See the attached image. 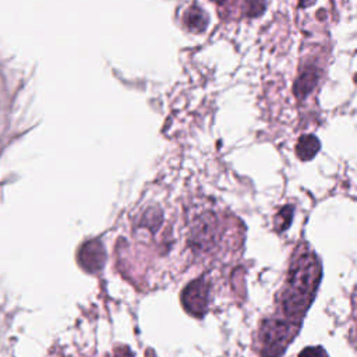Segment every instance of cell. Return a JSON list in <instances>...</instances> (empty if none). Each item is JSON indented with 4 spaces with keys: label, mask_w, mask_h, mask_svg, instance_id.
I'll list each match as a JSON object with an SVG mask.
<instances>
[{
    "label": "cell",
    "mask_w": 357,
    "mask_h": 357,
    "mask_svg": "<svg viewBox=\"0 0 357 357\" xmlns=\"http://www.w3.org/2000/svg\"><path fill=\"white\" fill-rule=\"evenodd\" d=\"M319 278L321 266L315 254L308 247L300 248L291 261L289 278L283 289V298L280 301L282 312L291 321L294 328L296 324L300 326L304 312L315 296Z\"/></svg>",
    "instance_id": "1"
},
{
    "label": "cell",
    "mask_w": 357,
    "mask_h": 357,
    "mask_svg": "<svg viewBox=\"0 0 357 357\" xmlns=\"http://www.w3.org/2000/svg\"><path fill=\"white\" fill-rule=\"evenodd\" d=\"M209 303V282L205 278H198L190 282L181 291L183 308L192 317L201 318Z\"/></svg>",
    "instance_id": "2"
},
{
    "label": "cell",
    "mask_w": 357,
    "mask_h": 357,
    "mask_svg": "<svg viewBox=\"0 0 357 357\" xmlns=\"http://www.w3.org/2000/svg\"><path fill=\"white\" fill-rule=\"evenodd\" d=\"M77 261L79 266L89 273L100 271L106 261V252L99 240H91L81 245Z\"/></svg>",
    "instance_id": "3"
},
{
    "label": "cell",
    "mask_w": 357,
    "mask_h": 357,
    "mask_svg": "<svg viewBox=\"0 0 357 357\" xmlns=\"http://www.w3.org/2000/svg\"><path fill=\"white\" fill-rule=\"evenodd\" d=\"M318 79H319V70L312 66L307 67L304 71H301V74L296 79V84H294L296 96L298 99H304L317 86Z\"/></svg>",
    "instance_id": "4"
},
{
    "label": "cell",
    "mask_w": 357,
    "mask_h": 357,
    "mask_svg": "<svg viewBox=\"0 0 357 357\" xmlns=\"http://www.w3.org/2000/svg\"><path fill=\"white\" fill-rule=\"evenodd\" d=\"M321 142L312 134H304L296 144V153L301 160H311L319 151Z\"/></svg>",
    "instance_id": "5"
},
{
    "label": "cell",
    "mask_w": 357,
    "mask_h": 357,
    "mask_svg": "<svg viewBox=\"0 0 357 357\" xmlns=\"http://www.w3.org/2000/svg\"><path fill=\"white\" fill-rule=\"evenodd\" d=\"M184 25L191 32H195V33L204 32L208 25V15L198 6H191L184 13Z\"/></svg>",
    "instance_id": "6"
},
{
    "label": "cell",
    "mask_w": 357,
    "mask_h": 357,
    "mask_svg": "<svg viewBox=\"0 0 357 357\" xmlns=\"http://www.w3.org/2000/svg\"><path fill=\"white\" fill-rule=\"evenodd\" d=\"M291 218H293V208L291 206H284L280 209V212L276 215L275 218V226H276V230L282 231V230H286L291 222Z\"/></svg>",
    "instance_id": "7"
},
{
    "label": "cell",
    "mask_w": 357,
    "mask_h": 357,
    "mask_svg": "<svg viewBox=\"0 0 357 357\" xmlns=\"http://www.w3.org/2000/svg\"><path fill=\"white\" fill-rule=\"evenodd\" d=\"M265 0H244V14L247 17H258L265 10Z\"/></svg>",
    "instance_id": "8"
},
{
    "label": "cell",
    "mask_w": 357,
    "mask_h": 357,
    "mask_svg": "<svg viewBox=\"0 0 357 357\" xmlns=\"http://www.w3.org/2000/svg\"><path fill=\"white\" fill-rule=\"evenodd\" d=\"M298 357H329V356L321 346H311V347H305L298 354Z\"/></svg>",
    "instance_id": "9"
},
{
    "label": "cell",
    "mask_w": 357,
    "mask_h": 357,
    "mask_svg": "<svg viewBox=\"0 0 357 357\" xmlns=\"http://www.w3.org/2000/svg\"><path fill=\"white\" fill-rule=\"evenodd\" d=\"M317 0H298L301 7H311Z\"/></svg>",
    "instance_id": "10"
},
{
    "label": "cell",
    "mask_w": 357,
    "mask_h": 357,
    "mask_svg": "<svg viewBox=\"0 0 357 357\" xmlns=\"http://www.w3.org/2000/svg\"><path fill=\"white\" fill-rule=\"evenodd\" d=\"M215 3H218V4H225L226 1H229V0H213Z\"/></svg>",
    "instance_id": "11"
}]
</instances>
